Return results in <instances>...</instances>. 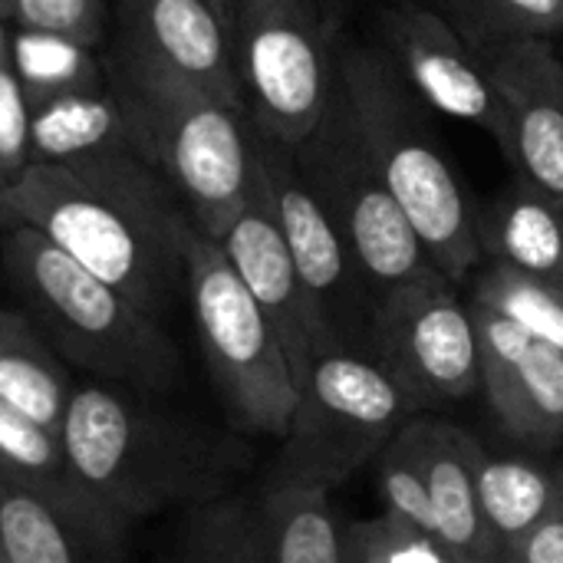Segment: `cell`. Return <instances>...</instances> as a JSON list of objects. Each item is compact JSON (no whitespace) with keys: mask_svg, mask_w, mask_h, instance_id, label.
Listing matches in <instances>:
<instances>
[{"mask_svg":"<svg viewBox=\"0 0 563 563\" xmlns=\"http://www.w3.org/2000/svg\"><path fill=\"white\" fill-rule=\"evenodd\" d=\"M59 439L79 492L122 534L175 505L221 498L224 449L155 396L76 379Z\"/></svg>","mask_w":563,"mask_h":563,"instance_id":"2","label":"cell"},{"mask_svg":"<svg viewBox=\"0 0 563 563\" xmlns=\"http://www.w3.org/2000/svg\"><path fill=\"white\" fill-rule=\"evenodd\" d=\"M373 465H376V488L383 495L386 515H393V518H399V521H406V525H412V528L435 538L429 488H426L422 468L412 459L402 435H396Z\"/></svg>","mask_w":563,"mask_h":563,"instance_id":"30","label":"cell"},{"mask_svg":"<svg viewBox=\"0 0 563 563\" xmlns=\"http://www.w3.org/2000/svg\"><path fill=\"white\" fill-rule=\"evenodd\" d=\"M30 148L33 162L69 165L135 145L112 86H102L30 106Z\"/></svg>","mask_w":563,"mask_h":563,"instance_id":"22","label":"cell"},{"mask_svg":"<svg viewBox=\"0 0 563 563\" xmlns=\"http://www.w3.org/2000/svg\"><path fill=\"white\" fill-rule=\"evenodd\" d=\"M185 300L231 422L251 435L284 439L300 399L284 343L221 244L195 224L185 231Z\"/></svg>","mask_w":563,"mask_h":563,"instance_id":"6","label":"cell"},{"mask_svg":"<svg viewBox=\"0 0 563 563\" xmlns=\"http://www.w3.org/2000/svg\"><path fill=\"white\" fill-rule=\"evenodd\" d=\"M426 406L376 360L320 353L300 383L271 485L333 492L373 465Z\"/></svg>","mask_w":563,"mask_h":563,"instance_id":"7","label":"cell"},{"mask_svg":"<svg viewBox=\"0 0 563 563\" xmlns=\"http://www.w3.org/2000/svg\"><path fill=\"white\" fill-rule=\"evenodd\" d=\"M109 0H13L10 23L20 30L56 33L89 49L102 43Z\"/></svg>","mask_w":563,"mask_h":563,"instance_id":"31","label":"cell"},{"mask_svg":"<svg viewBox=\"0 0 563 563\" xmlns=\"http://www.w3.org/2000/svg\"><path fill=\"white\" fill-rule=\"evenodd\" d=\"M30 165V102L7 59L0 63V188L16 181Z\"/></svg>","mask_w":563,"mask_h":563,"instance_id":"32","label":"cell"},{"mask_svg":"<svg viewBox=\"0 0 563 563\" xmlns=\"http://www.w3.org/2000/svg\"><path fill=\"white\" fill-rule=\"evenodd\" d=\"M0 563H10L7 561V548H3V534H0Z\"/></svg>","mask_w":563,"mask_h":563,"instance_id":"37","label":"cell"},{"mask_svg":"<svg viewBox=\"0 0 563 563\" xmlns=\"http://www.w3.org/2000/svg\"><path fill=\"white\" fill-rule=\"evenodd\" d=\"M218 244L244 280V287L251 290V297L257 300V307L267 313L271 327L277 330L300 389L313 360L327 353V336L313 300L297 274V264L280 238V228L257 191V181L251 205L238 214V221L221 234Z\"/></svg>","mask_w":563,"mask_h":563,"instance_id":"16","label":"cell"},{"mask_svg":"<svg viewBox=\"0 0 563 563\" xmlns=\"http://www.w3.org/2000/svg\"><path fill=\"white\" fill-rule=\"evenodd\" d=\"M135 152L172 185L191 224L221 241L254 198V125L244 106L198 86L109 66Z\"/></svg>","mask_w":563,"mask_h":563,"instance_id":"5","label":"cell"},{"mask_svg":"<svg viewBox=\"0 0 563 563\" xmlns=\"http://www.w3.org/2000/svg\"><path fill=\"white\" fill-rule=\"evenodd\" d=\"M208 3H211V7H214V10H218L221 16H224V20H228V10H231V0H208Z\"/></svg>","mask_w":563,"mask_h":563,"instance_id":"35","label":"cell"},{"mask_svg":"<svg viewBox=\"0 0 563 563\" xmlns=\"http://www.w3.org/2000/svg\"><path fill=\"white\" fill-rule=\"evenodd\" d=\"M472 303L488 307L528 336L563 353V290L511 271L505 264H482L472 284Z\"/></svg>","mask_w":563,"mask_h":563,"instance_id":"26","label":"cell"},{"mask_svg":"<svg viewBox=\"0 0 563 563\" xmlns=\"http://www.w3.org/2000/svg\"><path fill=\"white\" fill-rule=\"evenodd\" d=\"M353 563H459L439 538L393 518L379 515L350 525Z\"/></svg>","mask_w":563,"mask_h":563,"instance_id":"29","label":"cell"},{"mask_svg":"<svg viewBox=\"0 0 563 563\" xmlns=\"http://www.w3.org/2000/svg\"><path fill=\"white\" fill-rule=\"evenodd\" d=\"M482 264H505L563 290V201L515 178L478 211Z\"/></svg>","mask_w":563,"mask_h":563,"instance_id":"19","label":"cell"},{"mask_svg":"<svg viewBox=\"0 0 563 563\" xmlns=\"http://www.w3.org/2000/svg\"><path fill=\"white\" fill-rule=\"evenodd\" d=\"M0 482L33 492L63 511L106 521L79 492V485L69 472L59 432L43 429L40 422L26 419L23 412L10 409L3 402H0Z\"/></svg>","mask_w":563,"mask_h":563,"instance_id":"24","label":"cell"},{"mask_svg":"<svg viewBox=\"0 0 563 563\" xmlns=\"http://www.w3.org/2000/svg\"><path fill=\"white\" fill-rule=\"evenodd\" d=\"M505 112L501 152L518 178L563 201V59L541 36L485 49Z\"/></svg>","mask_w":563,"mask_h":563,"instance_id":"14","label":"cell"},{"mask_svg":"<svg viewBox=\"0 0 563 563\" xmlns=\"http://www.w3.org/2000/svg\"><path fill=\"white\" fill-rule=\"evenodd\" d=\"M10 66L30 106H40L66 92L106 86L96 49L56 33L16 26L10 33Z\"/></svg>","mask_w":563,"mask_h":563,"instance_id":"25","label":"cell"},{"mask_svg":"<svg viewBox=\"0 0 563 563\" xmlns=\"http://www.w3.org/2000/svg\"><path fill=\"white\" fill-rule=\"evenodd\" d=\"M228 30L251 122L300 145L336 92V36L320 0H231Z\"/></svg>","mask_w":563,"mask_h":563,"instance_id":"8","label":"cell"},{"mask_svg":"<svg viewBox=\"0 0 563 563\" xmlns=\"http://www.w3.org/2000/svg\"><path fill=\"white\" fill-rule=\"evenodd\" d=\"M472 472L485 525L508 563L521 541L561 501L563 468H551L525 455H498L472 439Z\"/></svg>","mask_w":563,"mask_h":563,"instance_id":"20","label":"cell"},{"mask_svg":"<svg viewBox=\"0 0 563 563\" xmlns=\"http://www.w3.org/2000/svg\"><path fill=\"white\" fill-rule=\"evenodd\" d=\"M0 534L10 563H122L125 534L0 482Z\"/></svg>","mask_w":563,"mask_h":563,"instance_id":"18","label":"cell"},{"mask_svg":"<svg viewBox=\"0 0 563 563\" xmlns=\"http://www.w3.org/2000/svg\"><path fill=\"white\" fill-rule=\"evenodd\" d=\"M0 287H3V267H0Z\"/></svg>","mask_w":563,"mask_h":563,"instance_id":"38","label":"cell"},{"mask_svg":"<svg viewBox=\"0 0 563 563\" xmlns=\"http://www.w3.org/2000/svg\"><path fill=\"white\" fill-rule=\"evenodd\" d=\"M336 86L383 185L409 218L432 267L455 287L482 267L478 208L439 145L429 106L383 46L336 43Z\"/></svg>","mask_w":563,"mask_h":563,"instance_id":"4","label":"cell"},{"mask_svg":"<svg viewBox=\"0 0 563 563\" xmlns=\"http://www.w3.org/2000/svg\"><path fill=\"white\" fill-rule=\"evenodd\" d=\"M254 165L257 191L277 221L320 317L327 353H356L376 360V297L366 287L346 241L310 191L294 148L254 125Z\"/></svg>","mask_w":563,"mask_h":563,"instance_id":"10","label":"cell"},{"mask_svg":"<svg viewBox=\"0 0 563 563\" xmlns=\"http://www.w3.org/2000/svg\"><path fill=\"white\" fill-rule=\"evenodd\" d=\"M462 36L482 53L525 36L563 33V0H435Z\"/></svg>","mask_w":563,"mask_h":563,"instance_id":"28","label":"cell"},{"mask_svg":"<svg viewBox=\"0 0 563 563\" xmlns=\"http://www.w3.org/2000/svg\"><path fill=\"white\" fill-rule=\"evenodd\" d=\"M181 563H274L261 505L244 498H214L195 508Z\"/></svg>","mask_w":563,"mask_h":563,"instance_id":"27","label":"cell"},{"mask_svg":"<svg viewBox=\"0 0 563 563\" xmlns=\"http://www.w3.org/2000/svg\"><path fill=\"white\" fill-rule=\"evenodd\" d=\"M409 445L412 459L422 468L429 501H432V525L435 538L459 563H505L498 541L492 538L475 472H472V439L465 429L439 419L416 416L399 432Z\"/></svg>","mask_w":563,"mask_h":563,"instance_id":"17","label":"cell"},{"mask_svg":"<svg viewBox=\"0 0 563 563\" xmlns=\"http://www.w3.org/2000/svg\"><path fill=\"white\" fill-rule=\"evenodd\" d=\"M3 287L82 379L165 396L181 353L165 323L30 228L0 231Z\"/></svg>","mask_w":563,"mask_h":563,"instance_id":"3","label":"cell"},{"mask_svg":"<svg viewBox=\"0 0 563 563\" xmlns=\"http://www.w3.org/2000/svg\"><path fill=\"white\" fill-rule=\"evenodd\" d=\"M383 53L429 109L485 129L498 145L505 142V112L488 59L445 13L419 3L389 7Z\"/></svg>","mask_w":563,"mask_h":563,"instance_id":"12","label":"cell"},{"mask_svg":"<svg viewBox=\"0 0 563 563\" xmlns=\"http://www.w3.org/2000/svg\"><path fill=\"white\" fill-rule=\"evenodd\" d=\"M188 224L172 185L135 148L69 165L33 162L0 188V231L43 234L158 320L185 294Z\"/></svg>","mask_w":563,"mask_h":563,"instance_id":"1","label":"cell"},{"mask_svg":"<svg viewBox=\"0 0 563 563\" xmlns=\"http://www.w3.org/2000/svg\"><path fill=\"white\" fill-rule=\"evenodd\" d=\"M376 363L426 409L482 389V353L472 307L449 277L429 274L376 303Z\"/></svg>","mask_w":563,"mask_h":563,"instance_id":"11","label":"cell"},{"mask_svg":"<svg viewBox=\"0 0 563 563\" xmlns=\"http://www.w3.org/2000/svg\"><path fill=\"white\" fill-rule=\"evenodd\" d=\"M257 505L274 563H353L350 528L340 521L330 492L267 485Z\"/></svg>","mask_w":563,"mask_h":563,"instance_id":"23","label":"cell"},{"mask_svg":"<svg viewBox=\"0 0 563 563\" xmlns=\"http://www.w3.org/2000/svg\"><path fill=\"white\" fill-rule=\"evenodd\" d=\"M482 353V393L492 416L528 449L563 445V353L472 303Z\"/></svg>","mask_w":563,"mask_h":563,"instance_id":"15","label":"cell"},{"mask_svg":"<svg viewBox=\"0 0 563 563\" xmlns=\"http://www.w3.org/2000/svg\"><path fill=\"white\" fill-rule=\"evenodd\" d=\"M0 16H13V0H0Z\"/></svg>","mask_w":563,"mask_h":563,"instance_id":"36","label":"cell"},{"mask_svg":"<svg viewBox=\"0 0 563 563\" xmlns=\"http://www.w3.org/2000/svg\"><path fill=\"white\" fill-rule=\"evenodd\" d=\"M10 20L7 16H0V63H7L10 59Z\"/></svg>","mask_w":563,"mask_h":563,"instance_id":"34","label":"cell"},{"mask_svg":"<svg viewBox=\"0 0 563 563\" xmlns=\"http://www.w3.org/2000/svg\"><path fill=\"white\" fill-rule=\"evenodd\" d=\"M508 563H563V495L554 511L521 541Z\"/></svg>","mask_w":563,"mask_h":563,"instance_id":"33","label":"cell"},{"mask_svg":"<svg viewBox=\"0 0 563 563\" xmlns=\"http://www.w3.org/2000/svg\"><path fill=\"white\" fill-rule=\"evenodd\" d=\"M76 379L40 327L20 307L0 303V402L59 432Z\"/></svg>","mask_w":563,"mask_h":563,"instance_id":"21","label":"cell"},{"mask_svg":"<svg viewBox=\"0 0 563 563\" xmlns=\"http://www.w3.org/2000/svg\"><path fill=\"white\" fill-rule=\"evenodd\" d=\"M112 7L115 66L168 76L244 106L228 20L208 0H112Z\"/></svg>","mask_w":563,"mask_h":563,"instance_id":"13","label":"cell"},{"mask_svg":"<svg viewBox=\"0 0 563 563\" xmlns=\"http://www.w3.org/2000/svg\"><path fill=\"white\" fill-rule=\"evenodd\" d=\"M294 155L376 303L402 284L439 274L409 218L373 168L340 86L317 129L294 145Z\"/></svg>","mask_w":563,"mask_h":563,"instance_id":"9","label":"cell"}]
</instances>
